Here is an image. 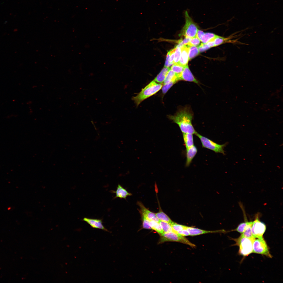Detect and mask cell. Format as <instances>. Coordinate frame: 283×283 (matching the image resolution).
<instances>
[{
  "label": "cell",
  "instance_id": "cell-1",
  "mask_svg": "<svg viewBox=\"0 0 283 283\" xmlns=\"http://www.w3.org/2000/svg\"><path fill=\"white\" fill-rule=\"evenodd\" d=\"M193 114L191 109L186 106L180 109L173 115H168V118L176 123L182 133L195 134L197 132L192 123Z\"/></svg>",
  "mask_w": 283,
  "mask_h": 283
},
{
  "label": "cell",
  "instance_id": "cell-2",
  "mask_svg": "<svg viewBox=\"0 0 283 283\" xmlns=\"http://www.w3.org/2000/svg\"><path fill=\"white\" fill-rule=\"evenodd\" d=\"M162 85L153 80L144 88L136 96L132 98L137 106L143 100L155 94L162 88Z\"/></svg>",
  "mask_w": 283,
  "mask_h": 283
},
{
  "label": "cell",
  "instance_id": "cell-3",
  "mask_svg": "<svg viewBox=\"0 0 283 283\" xmlns=\"http://www.w3.org/2000/svg\"><path fill=\"white\" fill-rule=\"evenodd\" d=\"M185 24L181 32V35L185 37L192 38L196 36L198 26L189 15L187 11L184 13Z\"/></svg>",
  "mask_w": 283,
  "mask_h": 283
},
{
  "label": "cell",
  "instance_id": "cell-4",
  "mask_svg": "<svg viewBox=\"0 0 283 283\" xmlns=\"http://www.w3.org/2000/svg\"><path fill=\"white\" fill-rule=\"evenodd\" d=\"M255 240L254 237L248 238L241 235L238 238L234 239L236 244L239 247V252L243 256H247L252 253L253 244Z\"/></svg>",
  "mask_w": 283,
  "mask_h": 283
},
{
  "label": "cell",
  "instance_id": "cell-5",
  "mask_svg": "<svg viewBox=\"0 0 283 283\" xmlns=\"http://www.w3.org/2000/svg\"><path fill=\"white\" fill-rule=\"evenodd\" d=\"M168 241L180 242L188 245L192 248L196 247L195 245L191 242L185 237L174 232L164 233L160 235L159 244Z\"/></svg>",
  "mask_w": 283,
  "mask_h": 283
},
{
  "label": "cell",
  "instance_id": "cell-6",
  "mask_svg": "<svg viewBox=\"0 0 283 283\" xmlns=\"http://www.w3.org/2000/svg\"><path fill=\"white\" fill-rule=\"evenodd\" d=\"M195 135L200 139L203 147L212 150L216 153H221L225 154L224 148L227 144V143L222 144H219L197 133Z\"/></svg>",
  "mask_w": 283,
  "mask_h": 283
},
{
  "label": "cell",
  "instance_id": "cell-7",
  "mask_svg": "<svg viewBox=\"0 0 283 283\" xmlns=\"http://www.w3.org/2000/svg\"><path fill=\"white\" fill-rule=\"evenodd\" d=\"M252 253L264 255L270 258L272 257L267 245L263 238L254 240L253 244Z\"/></svg>",
  "mask_w": 283,
  "mask_h": 283
},
{
  "label": "cell",
  "instance_id": "cell-8",
  "mask_svg": "<svg viewBox=\"0 0 283 283\" xmlns=\"http://www.w3.org/2000/svg\"><path fill=\"white\" fill-rule=\"evenodd\" d=\"M266 230V226L263 222L259 220L257 217L253 221L251 226V231L253 236L255 238H262Z\"/></svg>",
  "mask_w": 283,
  "mask_h": 283
},
{
  "label": "cell",
  "instance_id": "cell-9",
  "mask_svg": "<svg viewBox=\"0 0 283 283\" xmlns=\"http://www.w3.org/2000/svg\"><path fill=\"white\" fill-rule=\"evenodd\" d=\"M178 81L183 80L199 84V82L195 78L190 70L188 64L184 67L183 70L178 77Z\"/></svg>",
  "mask_w": 283,
  "mask_h": 283
},
{
  "label": "cell",
  "instance_id": "cell-10",
  "mask_svg": "<svg viewBox=\"0 0 283 283\" xmlns=\"http://www.w3.org/2000/svg\"><path fill=\"white\" fill-rule=\"evenodd\" d=\"M186 229L189 232L190 236H197L209 233L223 232L225 231L224 230H222L215 231H207L193 227L188 226L187 227Z\"/></svg>",
  "mask_w": 283,
  "mask_h": 283
},
{
  "label": "cell",
  "instance_id": "cell-11",
  "mask_svg": "<svg viewBox=\"0 0 283 283\" xmlns=\"http://www.w3.org/2000/svg\"><path fill=\"white\" fill-rule=\"evenodd\" d=\"M83 220L86 222L93 228L100 229L109 232L103 225L102 220L101 219L84 217Z\"/></svg>",
  "mask_w": 283,
  "mask_h": 283
},
{
  "label": "cell",
  "instance_id": "cell-12",
  "mask_svg": "<svg viewBox=\"0 0 283 283\" xmlns=\"http://www.w3.org/2000/svg\"><path fill=\"white\" fill-rule=\"evenodd\" d=\"M138 204L140 208L141 214L144 215L149 220L159 222L160 220L156 217L155 213L147 209L141 202H138Z\"/></svg>",
  "mask_w": 283,
  "mask_h": 283
},
{
  "label": "cell",
  "instance_id": "cell-13",
  "mask_svg": "<svg viewBox=\"0 0 283 283\" xmlns=\"http://www.w3.org/2000/svg\"><path fill=\"white\" fill-rule=\"evenodd\" d=\"M181 53L178 64L185 66L188 64L189 61L188 46L184 45L181 47Z\"/></svg>",
  "mask_w": 283,
  "mask_h": 283
},
{
  "label": "cell",
  "instance_id": "cell-14",
  "mask_svg": "<svg viewBox=\"0 0 283 283\" xmlns=\"http://www.w3.org/2000/svg\"><path fill=\"white\" fill-rule=\"evenodd\" d=\"M112 192L116 194V196L114 198H120L126 199L127 197L132 195V194L128 192L126 189L121 185L118 184L115 191H112Z\"/></svg>",
  "mask_w": 283,
  "mask_h": 283
},
{
  "label": "cell",
  "instance_id": "cell-15",
  "mask_svg": "<svg viewBox=\"0 0 283 283\" xmlns=\"http://www.w3.org/2000/svg\"><path fill=\"white\" fill-rule=\"evenodd\" d=\"M197 152V149L194 145L186 149V166H188L189 165Z\"/></svg>",
  "mask_w": 283,
  "mask_h": 283
},
{
  "label": "cell",
  "instance_id": "cell-16",
  "mask_svg": "<svg viewBox=\"0 0 283 283\" xmlns=\"http://www.w3.org/2000/svg\"><path fill=\"white\" fill-rule=\"evenodd\" d=\"M170 69V67H164L153 81L160 84L163 83Z\"/></svg>",
  "mask_w": 283,
  "mask_h": 283
},
{
  "label": "cell",
  "instance_id": "cell-17",
  "mask_svg": "<svg viewBox=\"0 0 283 283\" xmlns=\"http://www.w3.org/2000/svg\"><path fill=\"white\" fill-rule=\"evenodd\" d=\"M182 134L186 149L194 145L193 134L189 133H182Z\"/></svg>",
  "mask_w": 283,
  "mask_h": 283
},
{
  "label": "cell",
  "instance_id": "cell-18",
  "mask_svg": "<svg viewBox=\"0 0 283 283\" xmlns=\"http://www.w3.org/2000/svg\"><path fill=\"white\" fill-rule=\"evenodd\" d=\"M176 74L170 69L167 75L163 82V85L168 83L172 81L177 82L178 81Z\"/></svg>",
  "mask_w": 283,
  "mask_h": 283
},
{
  "label": "cell",
  "instance_id": "cell-19",
  "mask_svg": "<svg viewBox=\"0 0 283 283\" xmlns=\"http://www.w3.org/2000/svg\"><path fill=\"white\" fill-rule=\"evenodd\" d=\"M188 46V57L189 59L191 60L198 55L200 52L198 47L195 46Z\"/></svg>",
  "mask_w": 283,
  "mask_h": 283
},
{
  "label": "cell",
  "instance_id": "cell-20",
  "mask_svg": "<svg viewBox=\"0 0 283 283\" xmlns=\"http://www.w3.org/2000/svg\"><path fill=\"white\" fill-rule=\"evenodd\" d=\"M149 224L151 228L160 235L163 233V231L159 222L152 220H149Z\"/></svg>",
  "mask_w": 283,
  "mask_h": 283
},
{
  "label": "cell",
  "instance_id": "cell-21",
  "mask_svg": "<svg viewBox=\"0 0 283 283\" xmlns=\"http://www.w3.org/2000/svg\"><path fill=\"white\" fill-rule=\"evenodd\" d=\"M155 214L160 220L167 222L170 224L172 221L170 218L161 210Z\"/></svg>",
  "mask_w": 283,
  "mask_h": 283
},
{
  "label": "cell",
  "instance_id": "cell-22",
  "mask_svg": "<svg viewBox=\"0 0 283 283\" xmlns=\"http://www.w3.org/2000/svg\"><path fill=\"white\" fill-rule=\"evenodd\" d=\"M185 66H181L178 63L174 64L172 65L170 69L176 74L178 79L179 76L183 70Z\"/></svg>",
  "mask_w": 283,
  "mask_h": 283
},
{
  "label": "cell",
  "instance_id": "cell-23",
  "mask_svg": "<svg viewBox=\"0 0 283 283\" xmlns=\"http://www.w3.org/2000/svg\"><path fill=\"white\" fill-rule=\"evenodd\" d=\"M253 221L248 222L247 227L244 231L242 233L241 236H242L248 238L253 237L251 231V226Z\"/></svg>",
  "mask_w": 283,
  "mask_h": 283
},
{
  "label": "cell",
  "instance_id": "cell-24",
  "mask_svg": "<svg viewBox=\"0 0 283 283\" xmlns=\"http://www.w3.org/2000/svg\"><path fill=\"white\" fill-rule=\"evenodd\" d=\"M159 223L164 233L173 232L171 225L168 223L159 220Z\"/></svg>",
  "mask_w": 283,
  "mask_h": 283
},
{
  "label": "cell",
  "instance_id": "cell-25",
  "mask_svg": "<svg viewBox=\"0 0 283 283\" xmlns=\"http://www.w3.org/2000/svg\"><path fill=\"white\" fill-rule=\"evenodd\" d=\"M217 35L211 33H205L200 40L202 43H206L210 41L213 40Z\"/></svg>",
  "mask_w": 283,
  "mask_h": 283
},
{
  "label": "cell",
  "instance_id": "cell-26",
  "mask_svg": "<svg viewBox=\"0 0 283 283\" xmlns=\"http://www.w3.org/2000/svg\"><path fill=\"white\" fill-rule=\"evenodd\" d=\"M173 232L176 233L186 228L187 226L177 224L173 221L170 224Z\"/></svg>",
  "mask_w": 283,
  "mask_h": 283
},
{
  "label": "cell",
  "instance_id": "cell-27",
  "mask_svg": "<svg viewBox=\"0 0 283 283\" xmlns=\"http://www.w3.org/2000/svg\"><path fill=\"white\" fill-rule=\"evenodd\" d=\"M173 63L174 64H177L178 63L181 57L182 48L181 47H176Z\"/></svg>",
  "mask_w": 283,
  "mask_h": 283
},
{
  "label": "cell",
  "instance_id": "cell-28",
  "mask_svg": "<svg viewBox=\"0 0 283 283\" xmlns=\"http://www.w3.org/2000/svg\"><path fill=\"white\" fill-rule=\"evenodd\" d=\"M141 214L143 228L148 229H152L149 224V220L144 215Z\"/></svg>",
  "mask_w": 283,
  "mask_h": 283
},
{
  "label": "cell",
  "instance_id": "cell-29",
  "mask_svg": "<svg viewBox=\"0 0 283 283\" xmlns=\"http://www.w3.org/2000/svg\"><path fill=\"white\" fill-rule=\"evenodd\" d=\"M248 223V222H246L240 223L235 229V230L240 233H243L245 230Z\"/></svg>",
  "mask_w": 283,
  "mask_h": 283
},
{
  "label": "cell",
  "instance_id": "cell-30",
  "mask_svg": "<svg viewBox=\"0 0 283 283\" xmlns=\"http://www.w3.org/2000/svg\"><path fill=\"white\" fill-rule=\"evenodd\" d=\"M176 82L175 81H171L170 83L163 85L162 88V93L165 94L170 88Z\"/></svg>",
  "mask_w": 283,
  "mask_h": 283
},
{
  "label": "cell",
  "instance_id": "cell-31",
  "mask_svg": "<svg viewBox=\"0 0 283 283\" xmlns=\"http://www.w3.org/2000/svg\"><path fill=\"white\" fill-rule=\"evenodd\" d=\"M200 42L201 41L196 36L191 38L190 42L187 45L197 46L199 45Z\"/></svg>",
  "mask_w": 283,
  "mask_h": 283
},
{
  "label": "cell",
  "instance_id": "cell-32",
  "mask_svg": "<svg viewBox=\"0 0 283 283\" xmlns=\"http://www.w3.org/2000/svg\"><path fill=\"white\" fill-rule=\"evenodd\" d=\"M176 49V48L175 47L171 50L169 51L170 55L168 59V61L170 64L171 65H172L174 64L173 60Z\"/></svg>",
  "mask_w": 283,
  "mask_h": 283
},
{
  "label": "cell",
  "instance_id": "cell-33",
  "mask_svg": "<svg viewBox=\"0 0 283 283\" xmlns=\"http://www.w3.org/2000/svg\"><path fill=\"white\" fill-rule=\"evenodd\" d=\"M199 50L200 52H202L210 48L206 43H202L198 47Z\"/></svg>",
  "mask_w": 283,
  "mask_h": 283
},
{
  "label": "cell",
  "instance_id": "cell-34",
  "mask_svg": "<svg viewBox=\"0 0 283 283\" xmlns=\"http://www.w3.org/2000/svg\"><path fill=\"white\" fill-rule=\"evenodd\" d=\"M176 233L184 237L190 236L189 232L186 228Z\"/></svg>",
  "mask_w": 283,
  "mask_h": 283
},
{
  "label": "cell",
  "instance_id": "cell-35",
  "mask_svg": "<svg viewBox=\"0 0 283 283\" xmlns=\"http://www.w3.org/2000/svg\"><path fill=\"white\" fill-rule=\"evenodd\" d=\"M170 53L169 51H168L166 58V61L164 67H170L171 65L170 64L168 61V59L170 57Z\"/></svg>",
  "mask_w": 283,
  "mask_h": 283
},
{
  "label": "cell",
  "instance_id": "cell-36",
  "mask_svg": "<svg viewBox=\"0 0 283 283\" xmlns=\"http://www.w3.org/2000/svg\"><path fill=\"white\" fill-rule=\"evenodd\" d=\"M204 33L205 32L203 31L198 29L197 31L196 36L200 41Z\"/></svg>",
  "mask_w": 283,
  "mask_h": 283
},
{
  "label": "cell",
  "instance_id": "cell-37",
  "mask_svg": "<svg viewBox=\"0 0 283 283\" xmlns=\"http://www.w3.org/2000/svg\"><path fill=\"white\" fill-rule=\"evenodd\" d=\"M206 43L210 48L215 46L213 40L209 41Z\"/></svg>",
  "mask_w": 283,
  "mask_h": 283
}]
</instances>
